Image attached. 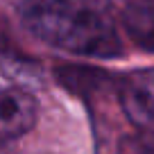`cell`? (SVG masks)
<instances>
[{
	"label": "cell",
	"instance_id": "obj_3",
	"mask_svg": "<svg viewBox=\"0 0 154 154\" xmlns=\"http://www.w3.org/2000/svg\"><path fill=\"white\" fill-rule=\"evenodd\" d=\"M36 122V100L20 88L0 91V145L27 134Z\"/></svg>",
	"mask_w": 154,
	"mask_h": 154
},
{
	"label": "cell",
	"instance_id": "obj_6",
	"mask_svg": "<svg viewBox=\"0 0 154 154\" xmlns=\"http://www.w3.org/2000/svg\"><path fill=\"white\" fill-rule=\"evenodd\" d=\"M116 154H154V138L145 134H134L125 136L118 143Z\"/></svg>",
	"mask_w": 154,
	"mask_h": 154
},
{
	"label": "cell",
	"instance_id": "obj_1",
	"mask_svg": "<svg viewBox=\"0 0 154 154\" xmlns=\"http://www.w3.org/2000/svg\"><path fill=\"white\" fill-rule=\"evenodd\" d=\"M23 23L50 45L84 57L122 54L111 0H25Z\"/></svg>",
	"mask_w": 154,
	"mask_h": 154
},
{
	"label": "cell",
	"instance_id": "obj_2",
	"mask_svg": "<svg viewBox=\"0 0 154 154\" xmlns=\"http://www.w3.org/2000/svg\"><path fill=\"white\" fill-rule=\"evenodd\" d=\"M120 104L140 129H154V68L136 70L120 84Z\"/></svg>",
	"mask_w": 154,
	"mask_h": 154
},
{
	"label": "cell",
	"instance_id": "obj_5",
	"mask_svg": "<svg viewBox=\"0 0 154 154\" xmlns=\"http://www.w3.org/2000/svg\"><path fill=\"white\" fill-rule=\"evenodd\" d=\"M59 79H61L66 86L70 88H86V91H91L93 86H97L102 79V72L97 70H84V68H61L59 70Z\"/></svg>",
	"mask_w": 154,
	"mask_h": 154
},
{
	"label": "cell",
	"instance_id": "obj_4",
	"mask_svg": "<svg viewBox=\"0 0 154 154\" xmlns=\"http://www.w3.org/2000/svg\"><path fill=\"white\" fill-rule=\"evenodd\" d=\"M127 34L145 50L154 52V0H134L122 11Z\"/></svg>",
	"mask_w": 154,
	"mask_h": 154
}]
</instances>
